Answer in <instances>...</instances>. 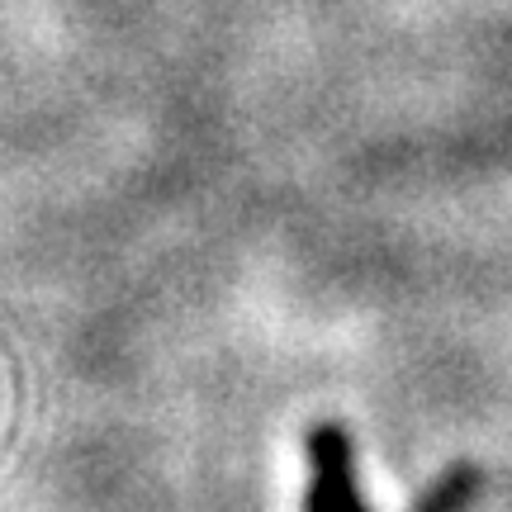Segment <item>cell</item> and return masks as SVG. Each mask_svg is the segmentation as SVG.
<instances>
[{
    "label": "cell",
    "instance_id": "cell-1",
    "mask_svg": "<svg viewBox=\"0 0 512 512\" xmlns=\"http://www.w3.org/2000/svg\"><path fill=\"white\" fill-rule=\"evenodd\" d=\"M313 451V512H361L356 503V489H351V456L347 441L337 427H318L309 441Z\"/></svg>",
    "mask_w": 512,
    "mask_h": 512
}]
</instances>
